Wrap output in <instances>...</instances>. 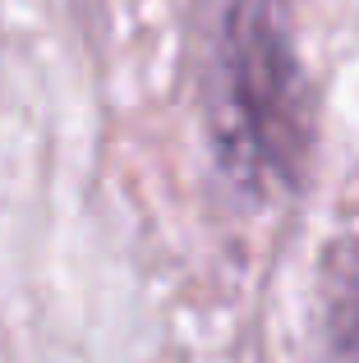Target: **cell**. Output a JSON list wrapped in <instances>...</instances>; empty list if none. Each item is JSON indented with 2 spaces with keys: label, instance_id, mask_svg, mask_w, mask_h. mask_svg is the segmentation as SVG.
<instances>
[{
  "label": "cell",
  "instance_id": "6da1fadb",
  "mask_svg": "<svg viewBox=\"0 0 359 363\" xmlns=\"http://www.w3.org/2000/svg\"><path fill=\"white\" fill-rule=\"evenodd\" d=\"M286 5L290 0H231L221 33V88L244 175L299 189L314 152V106L286 28Z\"/></svg>",
  "mask_w": 359,
  "mask_h": 363
},
{
  "label": "cell",
  "instance_id": "7a4b0ae2",
  "mask_svg": "<svg viewBox=\"0 0 359 363\" xmlns=\"http://www.w3.org/2000/svg\"><path fill=\"white\" fill-rule=\"evenodd\" d=\"M323 363H359V235L323 257Z\"/></svg>",
  "mask_w": 359,
  "mask_h": 363
}]
</instances>
